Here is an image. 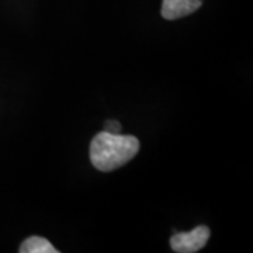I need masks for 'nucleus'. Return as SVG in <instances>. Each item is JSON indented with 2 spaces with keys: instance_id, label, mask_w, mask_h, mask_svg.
Wrapping results in <instances>:
<instances>
[{
  "instance_id": "nucleus-1",
  "label": "nucleus",
  "mask_w": 253,
  "mask_h": 253,
  "mask_svg": "<svg viewBox=\"0 0 253 253\" xmlns=\"http://www.w3.org/2000/svg\"><path fill=\"white\" fill-rule=\"evenodd\" d=\"M139 151V141L132 135L103 131L90 144V161L96 169L111 172L129 162Z\"/></svg>"
},
{
  "instance_id": "nucleus-2",
  "label": "nucleus",
  "mask_w": 253,
  "mask_h": 253,
  "mask_svg": "<svg viewBox=\"0 0 253 253\" xmlns=\"http://www.w3.org/2000/svg\"><path fill=\"white\" fill-rule=\"evenodd\" d=\"M210 238V229L206 225H200L189 232L174 234L170 239V246L174 252L194 253L203 249Z\"/></svg>"
},
{
  "instance_id": "nucleus-3",
  "label": "nucleus",
  "mask_w": 253,
  "mask_h": 253,
  "mask_svg": "<svg viewBox=\"0 0 253 253\" xmlns=\"http://www.w3.org/2000/svg\"><path fill=\"white\" fill-rule=\"evenodd\" d=\"M203 0H163L162 16L166 20H176L189 16L200 9Z\"/></svg>"
},
{
  "instance_id": "nucleus-4",
  "label": "nucleus",
  "mask_w": 253,
  "mask_h": 253,
  "mask_svg": "<svg viewBox=\"0 0 253 253\" xmlns=\"http://www.w3.org/2000/svg\"><path fill=\"white\" fill-rule=\"evenodd\" d=\"M21 253H58L49 241L41 236H30L20 246Z\"/></svg>"
},
{
  "instance_id": "nucleus-5",
  "label": "nucleus",
  "mask_w": 253,
  "mask_h": 253,
  "mask_svg": "<svg viewBox=\"0 0 253 253\" xmlns=\"http://www.w3.org/2000/svg\"><path fill=\"white\" fill-rule=\"evenodd\" d=\"M104 131H107V132H113V134H120V132H121V126H120V123H118V121L109 120V121L106 123V128H104Z\"/></svg>"
}]
</instances>
